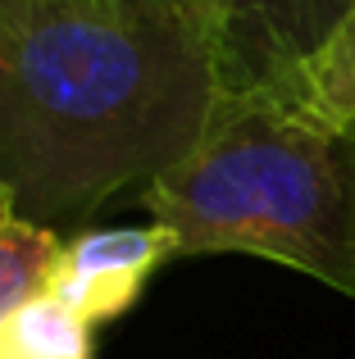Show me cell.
Segmentation results:
<instances>
[{"label":"cell","mask_w":355,"mask_h":359,"mask_svg":"<svg viewBox=\"0 0 355 359\" xmlns=\"http://www.w3.org/2000/svg\"><path fill=\"white\" fill-rule=\"evenodd\" d=\"M96 323L41 291L0 323V359H91Z\"/></svg>","instance_id":"5"},{"label":"cell","mask_w":355,"mask_h":359,"mask_svg":"<svg viewBox=\"0 0 355 359\" xmlns=\"http://www.w3.org/2000/svg\"><path fill=\"white\" fill-rule=\"evenodd\" d=\"M219 96L182 0H0V191L60 237L192 155Z\"/></svg>","instance_id":"1"},{"label":"cell","mask_w":355,"mask_h":359,"mask_svg":"<svg viewBox=\"0 0 355 359\" xmlns=\"http://www.w3.org/2000/svg\"><path fill=\"white\" fill-rule=\"evenodd\" d=\"M178 259L173 232L160 223L142 228H78L64 237L60 264L51 273V296L78 309L87 323H109L128 314L160 264Z\"/></svg>","instance_id":"4"},{"label":"cell","mask_w":355,"mask_h":359,"mask_svg":"<svg viewBox=\"0 0 355 359\" xmlns=\"http://www.w3.org/2000/svg\"><path fill=\"white\" fill-rule=\"evenodd\" d=\"M60 250H64L60 232L23 219L14 210V201L0 191V323L18 305H27L32 296H41L51 287Z\"/></svg>","instance_id":"6"},{"label":"cell","mask_w":355,"mask_h":359,"mask_svg":"<svg viewBox=\"0 0 355 359\" xmlns=\"http://www.w3.org/2000/svg\"><path fill=\"white\" fill-rule=\"evenodd\" d=\"M137 205L178 259L250 255L355 296V118L319 114L283 82L223 91L187 159Z\"/></svg>","instance_id":"2"},{"label":"cell","mask_w":355,"mask_h":359,"mask_svg":"<svg viewBox=\"0 0 355 359\" xmlns=\"http://www.w3.org/2000/svg\"><path fill=\"white\" fill-rule=\"evenodd\" d=\"M210 27L223 91L287 82L337 27L351 0H182Z\"/></svg>","instance_id":"3"},{"label":"cell","mask_w":355,"mask_h":359,"mask_svg":"<svg viewBox=\"0 0 355 359\" xmlns=\"http://www.w3.org/2000/svg\"><path fill=\"white\" fill-rule=\"evenodd\" d=\"M283 87L296 100L314 105L319 114L355 118V0L347 5V14L337 18V27L319 41V50Z\"/></svg>","instance_id":"7"}]
</instances>
